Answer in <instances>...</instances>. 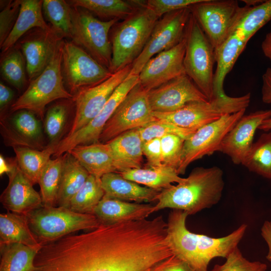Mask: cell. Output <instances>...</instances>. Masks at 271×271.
Listing matches in <instances>:
<instances>
[{
	"label": "cell",
	"mask_w": 271,
	"mask_h": 271,
	"mask_svg": "<svg viewBox=\"0 0 271 271\" xmlns=\"http://www.w3.org/2000/svg\"><path fill=\"white\" fill-rule=\"evenodd\" d=\"M2 134L6 144L43 150V134L40 120L33 112L22 109L8 119L1 118Z\"/></svg>",
	"instance_id": "20"
},
{
	"label": "cell",
	"mask_w": 271,
	"mask_h": 271,
	"mask_svg": "<svg viewBox=\"0 0 271 271\" xmlns=\"http://www.w3.org/2000/svg\"><path fill=\"white\" fill-rule=\"evenodd\" d=\"M71 15L72 41L109 70L112 48L109 34L118 20L101 21L83 8L72 6Z\"/></svg>",
	"instance_id": "9"
},
{
	"label": "cell",
	"mask_w": 271,
	"mask_h": 271,
	"mask_svg": "<svg viewBox=\"0 0 271 271\" xmlns=\"http://www.w3.org/2000/svg\"><path fill=\"white\" fill-rule=\"evenodd\" d=\"M261 235L268 246L266 258L271 261V221L266 220L261 228Z\"/></svg>",
	"instance_id": "51"
},
{
	"label": "cell",
	"mask_w": 271,
	"mask_h": 271,
	"mask_svg": "<svg viewBox=\"0 0 271 271\" xmlns=\"http://www.w3.org/2000/svg\"><path fill=\"white\" fill-rule=\"evenodd\" d=\"M68 152L90 175L101 178L106 174L117 173L113 155L107 143L78 145Z\"/></svg>",
	"instance_id": "26"
},
{
	"label": "cell",
	"mask_w": 271,
	"mask_h": 271,
	"mask_svg": "<svg viewBox=\"0 0 271 271\" xmlns=\"http://www.w3.org/2000/svg\"><path fill=\"white\" fill-rule=\"evenodd\" d=\"M17 165L16 159H6L2 155L0 156V174L3 175L7 174L8 176L10 175Z\"/></svg>",
	"instance_id": "52"
},
{
	"label": "cell",
	"mask_w": 271,
	"mask_h": 271,
	"mask_svg": "<svg viewBox=\"0 0 271 271\" xmlns=\"http://www.w3.org/2000/svg\"><path fill=\"white\" fill-rule=\"evenodd\" d=\"M184 39L185 73L211 101L213 99L215 51L192 13L186 26Z\"/></svg>",
	"instance_id": "7"
},
{
	"label": "cell",
	"mask_w": 271,
	"mask_h": 271,
	"mask_svg": "<svg viewBox=\"0 0 271 271\" xmlns=\"http://www.w3.org/2000/svg\"><path fill=\"white\" fill-rule=\"evenodd\" d=\"M157 119L146 91L139 82L127 93L107 121L99 142L105 143L126 131L144 127Z\"/></svg>",
	"instance_id": "11"
},
{
	"label": "cell",
	"mask_w": 271,
	"mask_h": 271,
	"mask_svg": "<svg viewBox=\"0 0 271 271\" xmlns=\"http://www.w3.org/2000/svg\"><path fill=\"white\" fill-rule=\"evenodd\" d=\"M131 64L113 73L97 85L80 89L74 95L75 113L66 137L83 128L102 110L117 87L128 76Z\"/></svg>",
	"instance_id": "15"
},
{
	"label": "cell",
	"mask_w": 271,
	"mask_h": 271,
	"mask_svg": "<svg viewBox=\"0 0 271 271\" xmlns=\"http://www.w3.org/2000/svg\"><path fill=\"white\" fill-rule=\"evenodd\" d=\"M143 152L145 156L147 167L163 165L160 138H155L143 142Z\"/></svg>",
	"instance_id": "47"
},
{
	"label": "cell",
	"mask_w": 271,
	"mask_h": 271,
	"mask_svg": "<svg viewBox=\"0 0 271 271\" xmlns=\"http://www.w3.org/2000/svg\"><path fill=\"white\" fill-rule=\"evenodd\" d=\"M34 265L33 271H125L121 256L101 227L43 245Z\"/></svg>",
	"instance_id": "1"
},
{
	"label": "cell",
	"mask_w": 271,
	"mask_h": 271,
	"mask_svg": "<svg viewBox=\"0 0 271 271\" xmlns=\"http://www.w3.org/2000/svg\"><path fill=\"white\" fill-rule=\"evenodd\" d=\"M188 214L173 209L167 222V240L173 254L188 263L194 271H208L210 261L225 258L243 237L247 225L242 224L228 235L219 238L189 231L186 221Z\"/></svg>",
	"instance_id": "2"
},
{
	"label": "cell",
	"mask_w": 271,
	"mask_h": 271,
	"mask_svg": "<svg viewBox=\"0 0 271 271\" xmlns=\"http://www.w3.org/2000/svg\"><path fill=\"white\" fill-rule=\"evenodd\" d=\"M20 0L10 1L0 13V47L12 31L19 15Z\"/></svg>",
	"instance_id": "45"
},
{
	"label": "cell",
	"mask_w": 271,
	"mask_h": 271,
	"mask_svg": "<svg viewBox=\"0 0 271 271\" xmlns=\"http://www.w3.org/2000/svg\"><path fill=\"white\" fill-rule=\"evenodd\" d=\"M68 104L55 103L47 110L44 119V129L49 140V145H57L64 131L68 118Z\"/></svg>",
	"instance_id": "41"
},
{
	"label": "cell",
	"mask_w": 271,
	"mask_h": 271,
	"mask_svg": "<svg viewBox=\"0 0 271 271\" xmlns=\"http://www.w3.org/2000/svg\"><path fill=\"white\" fill-rule=\"evenodd\" d=\"M101 181L105 197L126 202H153L160 192L126 179L116 172L104 175Z\"/></svg>",
	"instance_id": "25"
},
{
	"label": "cell",
	"mask_w": 271,
	"mask_h": 271,
	"mask_svg": "<svg viewBox=\"0 0 271 271\" xmlns=\"http://www.w3.org/2000/svg\"><path fill=\"white\" fill-rule=\"evenodd\" d=\"M124 178L161 192L171 187L173 183L183 182L177 171L164 164L156 167H147L130 169L119 172Z\"/></svg>",
	"instance_id": "29"
},
{
	"label": "cell",
	"mask_w": 271,
	"mask_h": 271,
	"mask_svg": "<svg viewBox=\"0 0 271 271\" xmlns=\"http://www.w3.org/2000/svg\"><path fill=\"white\" fill-rule=\"evenodd\" d=\"M63 155L50 159L42 171L38 184L44 206H57L63 164Z\"/></svg>",
	"instance_id": "38"
},
{
	"label": "cell",
	"mask_w": 271,
	"mask_h": 271,
	"mask_svg": "<svg viewBox=\"0 0 271 271\" xmlns=\"http://www.w3.org/2000/svg\"><path fill=\"white\" fill-rule=\"evenodd\" d=\"M39 250L19 243L0 245V271H33Z\"/></svg>",
	"instance_id": "34"
},
{
	"label": "cell",
	"mask_w": 271,
	"mask_h": 271,
	"mask_svg": "<svg viewBox=\"0 0 271 271\" xmlns=\"http://www.w3.org/2000/svg\"><path fill=\"white\" fill-rule=\"evenodd\" d=\"M14 96V91L2 81L0 82V111L1 116L4 115L5 110L11 104Z\"/></svg>",
	"instance_id": "49"
},
{
	"label": "cell",
	"mask_w": 271,
	"mask_h": 271,
	"mask_svg": "<svg viewBox=\"0 0 271 271\" xmlns=\"http://www.w3.org/2000/svg\"><path fill=\"white\" fill-rule=\"evenodd\" d=\"M1 61V73L4 79L18 90H21L26 81V64L21 51L12 48L5 53Z\"/></svg>",
	"instance_id": "40"
},
{
	"label": "cell",
	"mask_w": 271,
	"mask_h": 271,
	"mask_svg": "<svg viewBox=\"0 0 271 271\" xmlns=\"http://www.w3.org/2000/svg\"><path fill=\"white\" fill-rule=\"evenodd\" d=\"M26 216L31 230L42 245L77 231L93 230L100 225L93 214L58 206L43 205Z\"/></svg>",
	"instance_id": "6"
},
{
	"label": "cell",
	"mask_w": 271,
	"mask_h": 271,
	"mask_svg": "<svg viewBox=\"0 0 271 271\" xmlns=\"http://www.w3.org/2000/svg\"><path fill=\"white\" fill-rule=\"evenodd\" d=\"M247 42L242 35L235 31L215 51L217 67L213 78V99L226 95L223 89L225 78L245 49Z\"/></svg>",
	"instance_id": "27"
},
{
	"label": "cell",
	"mask_w": 271,
	"mask_h": 271,
	"mask_svg": "<svg viewBox=\"0 0 271 271\" xmlns=\"http://www.w3.org/2000/svg\"><path fill=\"white\" fill-rule=\"evenodd\" d=\"M246 109L225 114L218 120L198 129L185 140L178 173L184 174L192 162L218 151L224 138L244 115Z\"/></svg>",
	"instance_id": "14"
},
{
	"label": "cell",
	"mask_w": 271,
	"mask_h": 271,
	"mask_svg": "<svg viewBox=\"0 0 271 271\" xmlns=\"http://www.w3.org/2000/svg\"><path fill=\"white\" fill-rule=\"evenodd\" d=\"M104 194L101 178L90 174L71 200L68 208L77 213L93 214Z\"/></svg>",
	"instance_id": "35"
},
{
	"label": "cell",
	"mask_w": 271,
	"mask_h": 271,
	"mask_svg": "<svg viewBox=\"0 0 271 271\" xmlns=\"http://www.w3.org/2000/svg\"><path fill=\"white\" fill-rule=\"evenodd\" d=\"M150 271H194L186 261L173 254L155 266Z\"/></svg>",
	"instance_id": "48"
},
{
	"label": "cell",
	"mask_w": 271,
	"mask_h": 271,
	"mask_svg": "<svg viewBox=\"0 0 271 271\" xmlns=\"http://www.w3.org/2000/svg\"><path fill=\"white\" fill-rule=\"evenodd\" d=\"M246 8L235 0H202L190 7L214 51L232 33Z\"/></svg>",
	"instance_id": "10"
},
{
	"label": "cell",
	"mask_w": 271,
	"mask_h": 271,
	"mask_svg": "<svg viewBox=\"0 0 271 271\" xmlns=\"http://www.w3.org/2000/svg\"><path fill=\"white\" fill-rule=\"evenodd\" d=\"M191 13L190 8H184L166 14L159 19L142 53L132 63L129 75H139L150 59L175 47L184 39Z\"/></svg>",
	"instance_id": "13"
},
{
	"label": "cell",
	"mask_w": 271,
	"mask_h": 271,
	"mask_svg": "<svg viewBox=\"0 0 271 271\" xmlns=\"http://www.w3.org/2000/svg\"><path fill=\"white\" fill-rule=\"evenodd\" d=\"M250 100V93L239 97H230L226 94L211 101L190 102L172 112L153 111V115L158 120L177 126L197 130L225 114L246 109Z\"/></svg>",
	"instance_id": "8"
},
{
	"label": "cell",
	"mask_w": 271,
	"mask_h": 271,
	"mask_svg": "<svg viewBox=\"0 0 271 271\" xmlns=\"http://www.w3.org/2000/svg\"><path fill=\"white\" fill-rule=\"evenodd\" d=\"M160 140L163 164L177 171L185 140L175 134H168L161 138Z\"/></svg>",
	"instance_id": "44"
},
{
	"label": "cell",
	"mask_w": 271,
	"mask_h": 271,
	"mask_svg": "<svg viewBox=\"0 0 271 271\" xmlns=\"http://www.w3.org/2000/svg\"><path fill=\"white\" fill-rule=\"evenodd\" d=\"M271 117V109L243 115L221 142L218 151L228 156L235 164L242 163L253 143L255 131L264 120Z\"/></svg>",
	"instance_id": "21"
},
{
	"label": "cell",
	"mask_w": 271,
	"mask_h": 271,
	"mask_svg": "<svg viewBox=\"0 0 271 271\" xmlns=\"http://www.w3.org/2000/svg\"><path fill=\"white\" fill-rule=\"evenodd\" d=\"M262 100L264 103H271V68H268L262 75Z\"/></svg>",
	"instance_id": "50"
},
{
	"label": "cell",
	"mask_w": 271,
	"mask_h": 271,
	"mask_svg": "<svg viewBox=\"0 0 271 271\" xmlns=\"http://www.w3.org/2000/svg\"><path fill=\"white\" fill-rule=\"evenodd\" d=\"M62 70L71 92L97 85L112 74L86 51L72 41L63 42Z\"/></svg>",
	"instance_id": "12"
},
{
	"label": "cell",
	"mask_w": 271,
	"mask_h": 271,
	"mask_svg": "<svg viewBox=\"0 0 271 271\" xmlns=\"http://www.w3.org/2000/svg\"><path fill=\"white\" fill-rule=\"evenodd\" d=\"M154 206L150 204L126 202L104 196L93 214L100 224H113L146 219L153 213Z\"/></svg>",
	"instance_id": "23"
},
{
	"label": "cell",
	"mask_w": 271,
	"mask_h": 271,
	"mask_svg": "<svg viewBox=\"0 0 271 271\" xmlns=\"http://www.w3.org/2000/svg\"><path fill=\"white\" fill-rule=\"evenodd\" d=\"M270 20L271 0L263 1L252 7L246 6L245 11L235 25L232 32H238L248 41Z\"/></svg>",
	"instance_id": "37"
},
{
	"label": "cell",
	"mask_w": 271,
	"mask_h": 271,
	"mask_svg": "<svg viewBox=\"0 0 271 271\" xmlns=\"http://www.w3.org/2000/svg\"><path fill=\"white\" fill-rule=\"evenodd\" d=\"M196 130L181 128L158 119L144 127L139 128L143 142L155 138H161L168 134L177 135L186 140Z\"/></svg>",
	"instance_id": "42"
},
{
	"label": "cell",
	"mask_w": 271,
	"mask_h": 271,
	"mask_svg": "<svg viewBox=\"0 0 271 271\" xmlns=\"http://www.w3.org/2000/svg\"><path fill=\"white\" fill-rule=\"evenodd\" d=\"M184 39L175 47L163 51L150 59L139 74V83L147 91L185 74Z\"/></svg>",
	"instance_id": "17"
},
{
	"label": "cell",
	"mask_w": 271,
	"mask_h": 271,
	"mask_svg": "<svg viewBox=\"0 0 271 271\" xmlns=\"http://www.w3.org/2000/svg\"><path fill=\"white\" fill-rule=\"evenodd\" d=\"M221 264H216L210 271H266L267 265L259 261H250L242 254L238 246L225 258Z\"/></svg>",
	"instance_id": "43"
},
{
	"label": "cell",
	"mask_w": 271,
	"mask_h": 271,
	"mask_svg": "<svg viewBox=\"0 0 271 271\" xmlns=\"http://www.w3.org/2000/svg\"><path fill=\"white\" fill-rule=\"evenodd\" d=\"M242 165L249 171L271 179V131L253 143Z\"/></svg>",
	"instance_id": "36"
},
{
	"label": "cell",
	"mask_w": 271,
	"mask_h": 271,
	"mask_svg": "<svg viewBox=\"0 0 271 271\" xmlns=\"http://www.w3.org/2000/svg\"><path fill=\"white\" fill-rule=\"evenodd\" d=\"M56 145H48L41 150L25 147H13L19 168L33 185L38 183L51 156L55 153Z\"/></svg>",
	"instance_id": "33"
},
{
	"label": "cell",
	"mask_w": 271,
	"mask_h": 271,
	"mask_svg": "<svg viewBox=\"0 0 271 271\" xmlns=\"http://www.w3.org/2000/svg\"><path fill=\"white\" fill-rule=\"evenodd\" d=\"M63 42L62 40L59 43L52 59L43 71L31 81L26 90L11 105L12 112L26 109L43 119L45 107L50 102L59 99L73 100L74 95L66 90L64 85L62 70Z\"/></svg>",
	"instance_id": "5"
},
{
	"label": "cell",
	"mask_w": 271,
	"mask_h": 271,
	"mask_svg": "<svg viewBox=\"0 0 271 271\" xmlns=\"http://www.w3.org/2000/svg\"><path fill=\"white\" fill-rule=\"evenodd\" d=\"M107 143L111 149L117 173L142 168L143 141L139 128L122 133Z\"/></svg>",
	"instance_id": "24"
},
{
	"label": "cell",
	"mask_w": 271,
	"mask_h": 271,
	"mask_svg": "<svg viewBox=\"0 0 271 271\" xmlns=\"http://www.w3.org/2000/svg\"><path fill=\"white\" fill-rule=\"evenodd\" d=\"M72 7L83 8L98 17L108 20H124L135 13L145 1L72 0Z\"/></svg>",
	"instance_id": "31"
},
{
	"label": "cell",
	"mask_w": 271,
	"mask_h": 271,
	"mask_svg": "<svg viewBox=\"0 0 271 271\" xmlns=\"http://www.w3.org/2000/svg\"><path fill=\"white\" fill-rule=\"evenodd\" d=\"M8 184L2 193L0 201L7 211L26 215L43 206L40 194L18 166L8 175Z\"/></svg>",
	"instance_id": "22"
},
{
	"label": "cell",
	"mask_w": 271,
	"mask_h": 271,
	"mask_svg": "<svg viewBox=\"0 0 271 271\" xmlns=\"http://www.w3.org/2000/svg\"><path fill=\"white\" fill-rule=\"evenodd\" d=\"M219 167H197L185 180L163 190L156 198L153 213L165 208L182 210L188 215L210 208L222 197L224 182Z\"/></svg>",
	"instance_id": "3"
},
{
	"label": "cell",
	"mask_w": 271,
	"mask_h": 271,
	"mask_svg": "<svg viewBox=\"0 0 271 271\" xmlns=\"http://www.w3.org/2000/svg\"><path fill=\"white\" fill-rule=\"evenodd\" d=\"M63 160L57 206L68 208L74 196L90 175L69 153L63 155Z\"/></svg>",
	"instance_id": "30"
},
{
	"label": "cell",
	"mask_w": 271,
	"mask_h": 271,
	"mask_svg": "<svg viewBox=\"0 0 271 271\" xmlns=\"http://www.w3.org/2000/svg\"><path fill=\"white\" fill-rule=\"evenodd\" d=\"M160 18L146 4L112 27L110 40L112 60L110 71L114 73L132 64L146 46Z\"/></svg>",
	"instance_id": "4"
},
{
	"label": "cell",
	"mask_w": 271,
	"mask_h": 271,
	"mask_svg": "<svg viewBox=\"0 0 271 271\" xmlns=\"http://www.w3.org/2000/svg\"><path fill=\"white\" fill-rule=\"evenodd\" d=\"M19 243L40 249L26 215L10 211L0 214V245Z\"/></svg>",
	"instance_id": "32"
},
{
	"label": "cell",
	"mask_w": 271,
	"mask_h": 271,
	"mask_svg": "<svg viewBox=\"0 0 271 271\" xmlns=\"http://www.w3.org/2000/svg\"><path fill=\"white\" fill-rule=\"evenodd\" d=\"M154 112L176 110L193 101H208L206 96L185 74L148 91Z\"/></svg>",
	"instance_id": "18"
},
{
	"label": "cell",
	"mask_w": 271,
	"mask_h": 271,
	"mask_svg": "<svg viewBox=\"0 0 271 271\" xmlns=\"http://www.w3.org/2000/svg\"><path fill=\"white\" fill-rule=\"evenodd\" d=\"M202 0H148L146 6L160 18L164 15L180 9L190 8Z\"/></svg>",
	"instance_id": "46"
},
{
	"label": "cell",
	"mask_w": 271,
	"mask_h": 271,
	"mask_svg": "<svg viewBox=\"0 0 271 271\" xmlns=\"http://www.w3.org/2000/svg\"><path fill=\"white\" fill-rule=\"evenodd\" d=\"M138 75L128 76L117 87L100 112L86 125L72 135L65 137L57 145L53 156H62L78 145L99 142L105 124L130 90L138 83Z\"/></svg>",
	"instance_id": "16"
},
{
	"label": "cell",
	"mask_w": 271,
	"mask_h": 271,
	"mask_svg": "<svg viewBox=\"0 0 271 271\" xmlns=\"http://www.w3.org/2000/svg\"><path fill=\"white\" fill-rule=\"evenodd\" d=\"M63 38L52 27L49 30L38 29L20 41V48L26 61L30 81L39 76L52 59Z\"/></svg>",
	"instance_id": "19"
},
{
	"label": "cell",
	"mask_w": 271,
	"mask_h": 271,
	"mask_svg": "<svg viewBox=\"0 0 271 271\" xmlns=\"http://www.w3.org/2000/svg\"><path fill=\"white\" fill-rule=\"evenodd\" d=\"M43 1L20 0V9L15 24L10 34L1 47L5 53L12 48L16 42L32 28L49 30L42 14Z\"/></svg>",
	"instance_id": "28"
},
{
	"label": "cell",
	"mask_w": 271,
	"mask_h": 271,
	"mask_svg": "<svg viewBox=\"0 0 271 271\" xmlns=\"http://www.w3.org/2000/svg\"><path fill=\"white\" fill-rule=\"evenodd\" d=\"M242 2H243L245 5L249 6V7H252L254 6L255 5H258L260 3H261L263 1H260V0H243L241 1Z\"/></svg>",
	"instance_id": "55"
},
{
	"label": "cell",
	"mask_w": 271,
	"mask_h": 271,
	"mask_svg": "<svg viewBox=\"0 0 271 271\" xmlns=\"http://www.w3.org/2000/svg\"><path fill=\"white\" fill-rule=\"evenodd\" d=\"M258 129L264 131L271 130V117L263 121Z\"/></svg>",
	"instance_id": "54"
},
{
	"label": "cell",
	"mask_w": 271,
	"mask_h": 271,
	"mask_svg": "<svg viewBox=\"0 0 271 271\" xmlns=\"http://www.w3.org/2000/svg\"><path fill=\"white\" fill-rule=\"evenodd\" d=\"M261 49L264 55L271 62V32L266 35L261 44Z\"/></svg>",
	"instance_id": "53"
},
{
	"label": "cell",
	"mask_w": 271,
	"mask_h": 271,
	"mask_svg": "<svg viewBox=\"0 0 271 271\" xmlns=\"http://www.w3.org/2000/svg\"><path fill=\"white\" fill-rule=\"evenodd\" d=\"M43 11L52 28L62 38H71V6L64 0H43Z\"/></svg>",
	"instance_id": "39"
}]
</instances>
